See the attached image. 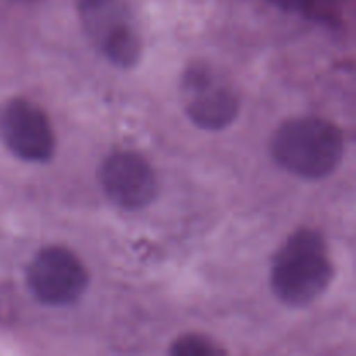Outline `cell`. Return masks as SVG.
<instances>
[{"label": "cell", "instance_id": "cell-1", "mask_svg": "<svg viewBox=\"0 0 356 356\" xmlns=\"http://www.w3.org/2000/svg\"><path fill=\"white\" fill-rule=\"evenodd\" d=\"M334 264L322 233L301 228L292 233L271 263V291L291 308H305L325 294Z\"/></svg>", "mask_w": 356, "mask_h": 356}, {"label": "cell", "instance_id": "cell-2", "mask_svg": "<svg viewBox=\"0 0 356 356\" xmlns=\"http://www.w3.org/2000/svg\"><path fill=\"white\" fill-rule=\"evenodd\" d=\"M270 153L275 163L292 176L318 181L339 167L344 156V136L325 118H291L273 134Z\"/></svg>", "mask_w": 356, "mask_h": 356}, {"label": "cell", "instance_id": "cell-5", "mask_svg": "<svg viewBox=\"0 0 356 356\" xmlns=\"http://www.w3.org/2000/svg\"><path fill=\"white\" fill-rule=\"evenodd\" d=\"M26 282L33 298L42 305L68 306L87 291L89 271L72 250L51 245L35 254L28 264Z\"/></svg>", "mask_w": 356, "mask_h": 356}, {"label": "cell", "instance_id": "cell-8", "mask_svg": "<svg viewBox=\"0 0 356 356\" xmlns=\"http://www.w3.org/2000/svg\"><path fill=\"white\" fill-rule=\"evenodd\" d=\"M222 353L225 350H221L214 341L202 334H184V336L177 337L170 346V355L176 356H209Z\"/></svg>", "mask_w": 356, "mask_h": 356}, {"label": "cell", "instance_id": "cell-10", "mask_svg": "<svg viewBox=\"0 0 356 356\" xmlns=\"http://www.w3.org/2000/svg\"><path fill=\"white\" fill-rule=\"evenodd\" d=\"M19 2H31V0H19Z\"/></svg>", "mask_w": 356, "mask_h": 356}, {"label": "cell", "instance_id": "cell-6", "mask_svg": "<svg viewBox=\"0 0 356 356\" xmlns=\"http://www.w3.org/2000/svg\"><path fill=\"white\" fill-rule=\"evenodd\" d=\"M0 138L14 156L44 163L54 156L56 134L51 120L38 104L16 97L0 111Z\"/></svg>", "mask_w": 356, "mask_h": 356}, {"label": "cell", "instance_id": "cell-3", "mask_svg": "<svg viewBox=\"0 0 356 356\" xmlns=\"http://www.w3.org/2000/svg\"><path fill=\"white\" fill-rule=\"evenodd\" d=\"M83 31L97 52L118 68H132L143 54L138 21L127 0H76Z\"/></svg>", "mask_w": 356, "mask_h": 356}, {"label": "cell", "instance_id": "cell-7", "mask_svg": "<svg viewBox=\"0 0 356 356\" xmlns=\"http://www.w3.org/2000/svg\"><path fill=\"white\" fill-rule=\"evenodd\" d=\"M99 184L108 200L125 211H139L159 195V181L148 160L131 149L110 153L99 167Z\"/></svg>", "mask_w": 356, "mask_h": 356}, {"label": "cell", "instance_id": "cell-4", "mask_svg": "<svg viewBox=\"0 0 356 356\" xmlns=\"http://www.w3.org/2000/svg\"><path fill=\"white\" fill-rule=\"evenodd\" d=\"M181 101L188 118L204 131H222L235 122L240 111L235 87L205 63L186 66L181 79Z\"/></svg>", "mask_w": 356, "mask_h": 356}, {"label": "cell", "instance_id": "cell-9", "mask_svg": "<svg viewBox=\"0 0 356 356\" xmlns=\"http://www.w3.org/2000/svg\"><path fill=\"white\" fill-rule=\"evenodd\" d=\"M268 2L277 7V9L284 10V13L302 14L312 9L315 0H268Z\"/></svg>", "mask_w": 356, "mask_h": 356}]
</instances>
